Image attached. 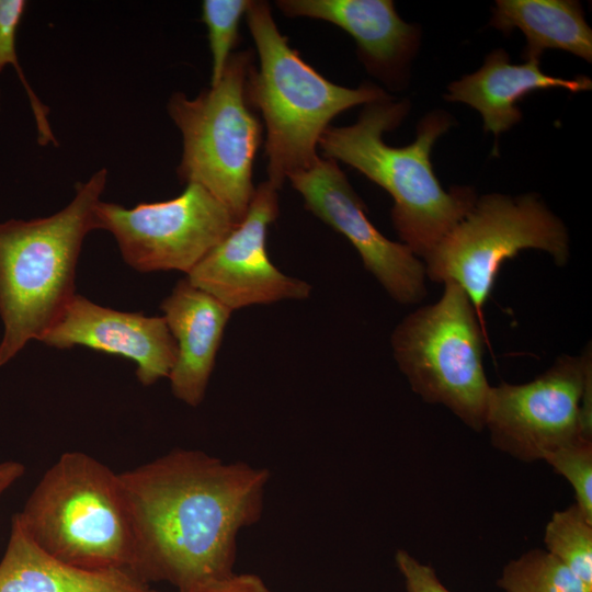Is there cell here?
Returning <instances> with one entry per match:
<instances>
[{"label": "cell", "mask_w": 592, "mask_h": 592, "mask_svg": "<svg viewBox=\"0 0 592 592\" xmlns=\"http://www.w3.org/2000/svg\"><path fill=\"white\" fill-rule=\"evenodd\" d=\"M118 476L134 573L189 592L235 572L238 535L261 519L270 473L178 448Z\"/></svg>", "instance_id": "6da1fadb"}, {"label": "cell", "mask_w": 592, "mask_h": 592, "mask_svg": "<svg viewBox=\"0 0 592 592\" xmlns=\"http://www.w3.org/2000/svg\"><path fill=\"white\" fill-rule=\"evenodd\" d=\"M409 103L390 100L365 104L356 123L328 127L318 146L325 158L342 161L389 193L391 220L402 243L422 259L470 212L477 201L470 187L446 191L436 178L431 151L451 127V117L434 111L417 128L413 143L391 147L383 134L396 128Z\"/></svg>", "instance_id": "7a4b0ae2"}, {"label": "cell", "mask_w": 592, "mask_h": 592, "mask_svg": "<svg viewBox=\"0 0 592 592\" xmlns=\"http://www.w3.org/2000/svg\"><path fill=\"white\" fill-rule=\"evenodd\" d=\"M106 180L102 168L76 184L73 198L61 210L0 223V366L30 341H41L76 295L78 258L94 230V207Z\"/></svg>", "instance_id": "3957f363"}, {"label": "cell", "mask_w": 592, "mask_h": 592, "mask_svg": "<svg viewBox=\"0 0 592 592\" xmlns=\"http://www.w3.org/2000/svg\"><path fill=\"white\" fill-rule=\"evenodd\" d=\"M246 13L260 59L259 69L249 72L247 98L263 116L267 181L280 190L318 161L320 137L333 117L391 98L374 84L349 89L322 77L280 33L267 2L251 1Z\"/></svg>", "instance_id": "277c9868"}, {"label": "cell", "mask_w": 592, "mask_h": 592, "mask_svg": "<svg viewBox=\"0 0 592 592\" xmlns=\"http://www.w3.org/2000/svg\"><path fill=\"white\" fill-rule=\"evenodd\" d=\"M14 516L36 545L67 563L134 572V531L118 473L87 453H62Z\"/></svg>", "instance_id": "5b68a950"}, {"label": "cell", "mask_w": 592, "mask_h": 592, "mask_svg": "<svg viewBox=\"0 0 592 592\" xmlns=\"http://www.w3.org/2000/svg\"><path fill=\"white\" fill-rule=\"evenodd\" d=\"M437 301L407 315L394 329L395 361L425 402L443 405L475 431L485 429L491 385L483 367L485 327L465 291L443 283Z\"/></svg>", "instance_id": "8992f818"}, {"label": "cell", "mask_w": 592, "mask_h": 592, "mask_svg": "<svg viewBox=\"0 0 592 592\" xmlns=\"http://www.w3.org/2000/svg\"><path fill=\"white\" fill-rule=\"evenodd\" d=\"M252 66L249 52L231 54L215 86L194 99L175 92L167 105L182 134L179 179L208 190L228 207L237 224L254 194L253 161L262 141V125L247 98Z\"/></svg>", "instance_id": "52a82bcc"}, {"label": "cell", "mask_w": 592, "mask_h": 592, "mask_svg": "<svg viewBox=\"0 0 592 592\" xmlns=\"http://www.w3.org/2000/svg\"><path fill=\"white\" fill-rule=\"evenodd\" d=\"M526 249L545 251L558 266L566 265V226L534 193H492L477 197L423 263L431 281H451L465 291L485 327L483 308L501 265Z\"/></svg>", "instance_id": "ba28073f"}, {"label": "cell", "mask_w": 592, "mask_h": 592, "mask_svg": "<svg viewBox=\"0 0 592 592\" xmlns=\"http://www.w3.org/2000/svg\"><path fill=\"white\" fill-rule=\"evenodd\" d=\"M94 230L110 231L124 261L139 272L181 271L186 275L237 225L228 207L198 183L179 196L132 208L100 201Z\"/></svg>", "instance_id": "9c48e42d"}, {"label": "cell", "mask_w": 592, "mask_h": 592, "mask_svg": "<svg viewBox=\"0 0 592 592\" xmlns=\"http://www.w3.org/2000/svg\"><path fill=\"white\" fill-rule=\"evenodd\" d=\"M590 375L589 345L580 355L558 356L547 371L528 383L491 386L485 429L492 445L523 462H534L583 439L580 401Z\"/></svg>", "instance_id": "30bf717a"}, {"label": "cell", "mask_w": 592, "mask_h": 592, "mask_svg": "<svg viewBox=\"0 0 592 592\" xmlns=\"http://www.w3.org/2000/svg\"><path fill=\"white\" fill-rule=\"evenodd\" d=\"M277 191L269 181L259 184L242 220L186 275L232 311L310 295L311 285L284 274L266 251L267 228L280 212Z\"/></svg>", "instance_id": "8fae6325"}, {"label": "cell", "mask_w": 592, "mask_h": 592, "mask_svg": "<svg viewBox=\"0 0 592 592\" xmlns=\"http://www.w3.org/2000/svg\"><path fill=\"white\" fill-rule=\"evenodd\" d=\"M288 180L303 196L305 207L353 244L365 269L392 299L411 305L425 297L423 261L402 242L386 238L369 221L365 205L337 161L319 158L310 169Z\"/></svg>", "instance_id": "7c38bea8"}, {"label": "cell", "mask_w": 592, "mask_h": 592, "mask_svg": "<svg viewBox=\"0 0 592 592\" xmlns=\"http://www.w3.org/2000/svg\"><path fill=\"white\" fill-rule=\"evenodd\" d=\"M41 342L56 349L82 345L132 360L144 386L169 377L178 357L175 340L162 316L115 310L78 294Z\"/></svg>", "instance_id": "4fadbf2b"}, {"label": "cell", "mask_w": 592, "mask_h": 592, "mask_svg": "<svg viewBox=\"0 0 592 592\" xmlns=\"http://www.w3.org/2000/svg\"><path fill=\"white\" fill-rule=\"evenodd\" d=\"M160 308L178 348L177 362L168 377L172 394L196 407L205 397L232 310L187 278L175 284Z\"/></svg>", "instance_id": "5bb4252c"}, {"label": "cell", "mask_w": 592, "mask_h": 592, "mask_svg": "<svg viewBox=\"0 0 592 592\" xmlns=\"http://www.w3.org/2000/svg\"><path fill=\"white\" fill-rule=\"evenodd\" d=\"M287 16L319 19L344 30L376 76L392 77L413 56L419 30L402 21L390 0H280Z\"/></svg>", "instance_id": "9a60e30c"}, {"label": "cell", "mask_w": 592, "mask_h": 592, "mask_svg": "<svg viewBox=\"0 0 592 592\" xmlns=\"http://www.w3.org/2000/svg\"><path fill=\"white\" fill-rule=\"evenodd\" d=\"M548 88H563L577 93L590 90L592 82L585 76L572 79L549 76L540 70L538 59L511 64L508 53L499 48L485 58L477 71L452 82L444 98L477 110L482 117L483 130L498 137L521 121L522 113L516 105L520 100L535 90Z\"/></svg>", "instance_id": "2e32d148"}, {"label": "cell", "mask_w": 592, "mask_h": 592, "mask_svg": "<svg viewBox=\"0 0 592 592\" xmlns=\"http://www.w3.org/2000/svg\"><path fill=\"white\" fill-rule=\"evenodd\" d=\"M0 592H159L129 570H89L42 549L13 515L0 560Z\"/></svg>", "instance_id": "e0dca14e"}, {"label": "cell", "mask_w": 592, "mask_h": 592, "mask_svg": "<svg viewBox=\"0 0 592 592\" xmlns=\"http://www.w3.org/2000/svg\"><path fill=\"white\" fill-rule=\"evenodd\" d=\"M490 25L506 34L521 30L526 59L539 60L545 50L559 49L592 60V31L578 1L498 0Z\"/></svg>", "instance_id": "ac0fdd59"}, {"label": "cell", "mask_w": 592, "mask_h": 592, "mask_svg": "<svg viewBox=\"0 0 592 592\" xmlns=\"http://www.w3.org/2000/svg\"><path fill=\"white\" fill-rule=\"evenodd\" d=\"M498 585L504 592H592L547 550L533 549L511 560Z\"/></svg>", "instance_id": "d6986e66"}, {"label": "cell", "mask_w": 592, "mask_h": 592, "mask_svg": "<svg viewBox=\"0 0 592 592\" xmlns=\"http://www.w3.org/2000/svg\"><path fill=\"white\" fill-rule=\"evenodd\" d=\"M544 543L549 554L592 588V521L576 503L553 514Z\"/></svg>", "instance_id": "ffe728a7"}, {"label": "cell", "mask_w": 592, "mask_h": 592, "mask_svg": "<svg viewBox=\"0 0 592 592\" xmlns=\"http://www.w3.org/2000/svg\"><path fill=\"white\" fill-rule=\"evenodd\" d=\"M26 7L27 1L25 0H0V72L7 65L13 66L30 101L36 124L37 143L41 146H47L49 144L58 146L48 119L49 110L35 94L18 60L15 47L16 31Z\"/></svg>", "instance_id": "44dd1931"}, {"label": "cell", "mask_w": 592, "mask_h": 592, "mask_svg": "<svg viewBox=\"0 0 592 592\" xmlns=\"http://www.w3.org/2000/svg\"><path fill=\"white\" fill-rule=\"evenodd\" d=\"M249 0H204L202 20L207 27L208 44L212 53L210 87L221 78L230 50L238 41L241 16L247 12Z\"/></svg>", "instance_id": "7402d4cb"}, {"label": "cell", "mask_w": 592, "mask_h": 592, "mask_svg": "<svg viewBox=\"0 0 592 592\" xmlns=\"http://www.w3.org/2000/svg\"><path fill=\"white\" fill-rule=\"evenodd\" d=\"M543 460L569 481L576 504L592 521V441L578 439L549 452Z\"/></svg>", "instance_id": "603a6c76"}, {"label": "cell", "mask_w": 592, "mask_h": 592, "mask_svg": "<svg viewBox=\"0 0 592 592\" xmlns=\"http://www.w3.org/2000/svg\"><path fill=\"white\" fill-rule=\"evenodd\" d=\"M395 561L406 581L408 592H449L431 566L418 561L406 550H398Z\"/></svg>", "instance_id": "cb8c5ba5"}, {"label": "cell", "mask_w": 592, "mask_h": 592, "mask_svg": "<svg viewBox=\"0 0 592 592\" xmlns=\"http://www.w3.org/2000/svg\"><path fill=\"white\" fill-rule=\"evenodd\" d=\"M189 592H272L264 581L253 573H232Z\"/></svg>", "instance_id": "d4e9b609"}, {"label": "cell", "mask_w": 592, "mask_h": 592, "mask_svg": "<svg viewBox=\"0 0 592 592\" xmlns=\"http://www.w3.org/2000/svg\"><path fill=\"white\" fill-rule=\"evenodd\" d=\"M25 474V466L16 460L0 463V498Z\"/></svg>", "instance_id": "484cf974"}, {"label": "cell", "mask_w": 592, "mask_h": 592, "mask_svg": "<svg viewBox=\"0 0 592 592\" xmlns=\"http://www.w3.org/2000/svg\"><path fill=\"white\" fill-rule=\"evenodd\" d=\"M0 110H1V99H0Z\"/></svg>", "instance_id": "4316f807"}]
</instances>
